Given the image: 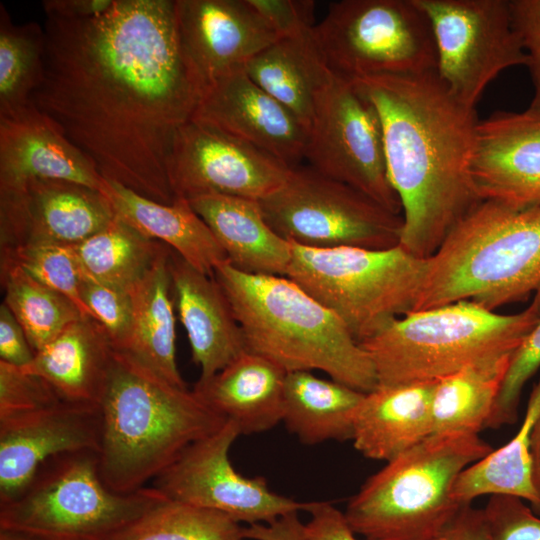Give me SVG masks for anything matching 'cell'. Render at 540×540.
Returning a JSON list of instances; mask_svg holds the SVG:
<instances>
[{
    "instance_id": "74e56055",
    "label": "cell",
    "mask_w": 540,
    "mask_h": 540,
    "mask_svg": "<svg viewBox=\"0 0 540 540\" xmlns=\"http://www.w3.org/2000/svg\"><path fill=\"white\" fill-rule=\"evenodd\" d=\"M539 368L540 323L513 352L486 428H499L516 422L523 387Z\"/></svg>"
},
{
    "instance_id": "f35d334b",
    "label": "cell",
    "mask_w": 540,
    "mask_h": 540,
    "mask_svg": "<svg viewBox=\"0 0 540 540\" xmlns=\"http://www.w3.org/2000/svg\"><path fill=\"white\" fill-rule=\"evenodd\" d=\"M81 299L91 317L107 332L115 350L126 347L133 326V301L130 292L123 291L84 274Z\"/></svg>"
},
{
    "instance_id": "7c38bea8",
    "label": "cell",
    "mask_w": 540,
    "mask_h": 540,
    "mask_svg": "<svg viewBox=\"0 0 540 540\" xmlns=\"http://www.w3.org/2000/svg\"><path fill=\"white\" fill-rule=\"evenodd\" d=\"M429 19L436 74L458 101L476 107L503 71L526 66L510 0H415Z\"/></svg>"
},
{
    "instance_id": "4dcf8cb0",
    "label": "cell",
    "mask_w": 540,
    "mask_h": 540,
    "mask_svg": "<svg viewBox=\"0 0 540 540\" xmlns=\"http://www.w3.org/2000/svg\"><path fill=\"white\" fill-rule=\"evenodd\" d=\"M540 415V379L529 397L517 434L504 446L464 469L455 480L451 495L460 504H470L482 495L505 494L529 501L539 513V501L531 483L530 442Z\"/></svg>"
},
{
    "instance_id": "f546056e",
    "label": "cell",
    "mask_w": 540,
    "mask_h": 540,
    "mask_svg": "<svg viewBox=\"0 0 540 540\" xmlns=\"http://www.w3.org/2000/svg\"><path fill=\"white\" fill-rule=\"evenodd\" d=\"M364 395L311 371L288 372L282 422L306 445L352 440L356 410Z\"/></svg>"
},
{
    "instance_id": "4fadbf2b",
    "label": "cell",
    "mask_w": 540,
    "mask_h": 540,
    "mask_svg": "<svg viewBox=\"0 0 540 540\" xmlns=\"http://www.w3.org/2000/svg\"><path fill=\"white\" fill-rule=\"evenodd\" d=\"M304 160L320 174L401 215L399 198L388 177L379 114L353 82L332 73L318 93Z\"/></svg>"
},
{
    "instance_id": "7402d4cb",
    "label": "cell",
    "mask_w": 540,
    "mask_h": 540,
    "mask_svg": "<svg viewBox=\"0 0 540 540\" xmlns=\"http://www.w3.org/2000/svg\"><path fill=\"white\" fill-rule=\"evenodd\" d=\"M169 268L180 322L191 348L199 379L216 374L246 351L242 329L214 276L186 262L173 250Z\"/></svg>"
},
{
    "instance_id": "8992f818",
    "label": "cell",
    "mask_w": 540,
    "mask_h": 540,
    "mask_svg": "<svg viewBox=\"0 0 540 540\" xmlns=\"http://www.w3.org/2000/svg\"><path fill=\"white\" fill-rule=\"evenodd\" d=\"M540 323V305L500 314L471 300L412 311L361 346L378 386L437 382L461 369L513 354Z\"/></svg>"
},
{
    "instance_id": "9a60e30c",
    "label": "cell",
    "mask_w": 540,
    "mask_h": 540,
    "mask_svg": "<svg viewBox=\"0 0 540 540\" xmlns=\"http://www.w3.org/2000/svg\"><path fill=\"white\" fill-rule=\"evenodd\" d=\"M291 167L216 128L190 120L176 132L167 160L175 198L222 194L260 201L278 190Z\"/></svg>"
},
{
    "instance_id": "cb8c5ba5",
    "label": "cell",
    "mask_w": 540,
    "mask_h": 540,
    "mask_svg": "<svg viewBox=\"0 0 540 540\" xmlns=\"http://www.w3.org/2000/svg\"><path fill=\"white\" fill-rule=\"evenodd\" d=\"M187 200L209 227L231 266L247 274L286 276L291 243L271 228L259 201L214 193Z\"/></svg>"
},
{
    "instance_id": "5bb4252c",
    "label": "cell",
    "mask_w": 540,
    "mask_h": 540,
    "mask_svg": "<svg viewBox=\"0 0 540 540\" xmlns=\"http://www.w3.org/2000/svg\"><path fill=\"white\" fill-rule=\"evenodd\" d=\"M240 435L237 425L227 420L190 445L151 486L169 499L221 512L240 524L268 523L305 511L307 502L280 495L263 477H246L234 468L229 453Z\"/></svg>"
},
{
    "instance_id": "2e32d148",
    "label": "cell",
    "mask_w": 540,
    "mask_h": 540,
    "mask_svg": "<svg viewBox=\"0 0 540 540\" xmlns=\"http://www.w3.org/2000/svg\"><path fill=\"white\" fill-rule=\"evenodd\" d=\"M115 213L102 191L34 179L0 192V250L33 244H77L109 225Z\"/></svg>"
},
{
    "instance_id": "8fae6325",
    "label": "cell",
    "mask_w": 540,
    "mask_h": 540,
    "mask_svg": "<svg viewBox=\"0 0 540 540\" xmlns=\"http://www.w3.org/2000/svg\"><path fill=\"white\" fill-rule=\"evenodd\" d=\"M259 204L271 228L300 246L388 249L400 244L401 215L308 165L293 167L284 184Z\"/></svg>"
},
{
    "instance_id": "d6986e66",
    "label": "cell",
    "mask_w": 540,
    "mask_h": 540,
    "mask_svg": "<svg viewBox=\"0 0 540 540\" xmlns=\"http://www.w3.org/2000/svg\"><path fill=\"white\" fill-rule=\"evenodd\" d=\"M175 9L181 48L204 91L280 39L248 0H175Z\"/></svg>"
},
{
    "instance_id": "9c48e42d",
    "label": "cell",
    "mask_w": 540,
    "mask_h": 540,
    "mask_svg": "<svg viewBox=\"0 0 540 540\" xmlns=\"http://www.w3.org/2000/svg\"><path fill=\"white\" fill-rule=\"evenodd\" d=\"M166 498L153 486L129 494L103 482L98 453H64L43 463L25 489L0 504V529L41 540H111Z\"/></svg>"
},
{
    "instance_id": "ba28073f",
    "label": "cell",
    "mask_w": 540,
    "mask_h": 540,
    "mask_svg": "<svg viewBox=\"0 0 540 540\" xmlns=\"http://www.w3.org/2000/svg\"><path fill=\"white\" fill-rule=\"evenodd\" d=\"M290 243L286 276L334 313L357 342L415 311L427 259L400 244L388 249H321Z\"/></svg>"
},
{
    "instance_id": "681fc988",
    "label": "cell",
    "mask_w": 540,
    "mask_h": 540,
    "mask_svg": "<svg viewBox=\"0 0 540 540\" xmlns=\"http://www.w3.org/2000/svg\"><path fill=\"white\" fill-rule=\"evenodd\" d=\"M530 456L531 483L539 501L538 514H540V415L537 418L531 432Z\"/></svg>"
},
{
    "instance_id": "f907efd6",
    "label": "cell",
    "mask_w": 540,
    "mask_h": 540,
    "mask_svg": "<svg viewBox=\"0 0 540 540\" xmlns=\"http://www.w3.org/2000/svg\"><path fill=\"white\" fill-rule=\"evenodd\" d=\"M0 540H41L35 536L8 529H0Z\"/></svg>"
},
{
    "instance_id": "d6a6232c",
    "label": "cell",
    "mask_w": 540,
    "mask_h": 540,
    "mask_svg": "<svg viewBox=\"0 0 540 540\" xmlns=\"http://www.w3.org/2000/svg\"><path fill=\"white\" fill-rule=\"evenodd\" d=\"M72 247L86 276L131 292L169 246L115 216L105 228Z\"/></svg>"
},
{
    "instance_id": "b9f144b4",
    "label": "cell",
    "mask_w": 540,
    "mask_h": 540,
    "mask_svg": "<svg viewBox=\"0 0 540 540\" xmlns=\"http://www.w3.org/2000/svg\"><path fill=\"white\" fill-rule=\"evenodd\" d=\"M514 27L527 55L533 95L526 109L540 117V0H510Z\"/></svg>"
},
{
    "instance_id": "ab89813d",
    "label": "cell",
    "mask_w": 540,
    "mask_h": 540,
    "mask_svg": "<svg viewBox=\"0 0 540 540\" xmlns=\"http://www.w3.org/2000/svg\"><path fill=\"white\" fill-rule=\"evenodd\" d=\"M60 401L42 377L0 360V419L45 409Z\"/></svg>"
},
{
    "instance_id": "8d00e7d4",
    "label": "cell",
    "mask_w": 540,
    "mask_h": 540,
    "mask_svg": "<svg viewBox=\"0 0 540 540\" xmlns=\"http://www.w3.org/2000/svg\"><path fill=\"white\" fill-rule=\"evenodd\" d=\"M0 260L20 266L41 283L69 298L83 315L90 316L81 299L84 273L72 245L33 244L0 250Z\"/></svg>"
},
{
    "instance_id": "7a4b0ae2",
    "label": "cell",
    "mask_w": 540,
    "mask_h": 540,
    "mask_svg": "<svg viewBox=\"0 0 540 540\" xmlns=\"http://www.w3.org/2000/svg\"><path fill=\"white\" fill-rule=\"evenodd\" d=\"M352 82L380 117L388 177L401 204L400 245L428 259L482 201L471 175L475 108L452 96L436 72Z\"/></svg>"
},
{
    "instance_id": "60d3db41",
    "label": "cell",
    "mask_w": 540,
    "mask_h": 540,
    "mask_svg": "<svg viewBox=\"0 0 540 540\" xmlns=\"http://www.w3.org/2000/svg\"><path fill=\"white\" fill-rule=\"evenodd\" d=\"M522 500L512 495H491L483 509L489 540H540V519Z\"/></svg>"
},
{
    "instance_id": "7dc6e473",
    "label": "cell",
    "mask_w": 540,
    "mask_h": 540,
    "mask_svg": "<svg viewBox=\"0 0 540 540\" xmlns=\"http://www.w3.org/2000/svg\"><path fill=\"white\" fill-rule=\"evenodd\" d=\"M244 539L249 540H306L304 523L298 511H292L268 523H256L243 528Z\"/></svg>"
},
{
    "instance_id": "836d02e7",
    "label": "cell",
    "mask_w": 540,
    "mask_h": 540,
    "mask_svg": "<svg viewBox=\"0 0 540 540\" xmlns=\"http://www.w3.org/2000/svg\"><path fill=\"white\" fill-rule=\"evenodd\" d=\"M0 277L3 303L23 327L35 353L85 316L69 298L10 261L0 260Z\"/></svg>"
},
{
    "instance_id": "e575fe53",
    "label": "cell",
    "mask_w": 540,
    "mask_h": 540,
    "mask_svg": "<svg viewBox=\"0 0 540 540\" xmlns=\"http://www.w3.org/2000/svg\"><path fill=\"white\" fill-rule=\"evenodd\" d=\"M45 52L44 27L15 24L0 4V118L23 110L39 85Z\"/></svg>"
},
{
    "instance_id": "4316f807",
    "label": "cell",
    "mask_w": 540,
    "mask_h": 540,
    "mask_svg": "<svg viewBox=\"0 0 540 540\" xmlns=\"http://www.w3.org/2000/svg\"><path fill=\"white\" fill-rule=\"evenodd\" d=\"M115 216L140 233L169 246L197 270L214 276L228 258L215 236L188 200L176 197L163 204L106 180L102 190Z\"/></svg>"
},
{
    "instance_id": "f6af8a7d",
    "label": "cell",
    "mask_w": 540,
    "mask_h": 540,
    "mask_svg": "<svg viewBox=\"0 0 540 540\" xmlns=\"http://www.w3.org/2000/svg\"><path fill=\"white\" fill-rule=\"evenodd\" d=\"M33 351L23 327L2 302L0 305V360L17 367H25L34 359Z\"/></svg>"
},
{
    "instance_id": "44dd1931",
    "label": "cell",
    "mask_w": 540,
    "mask_h": 540,
    "mask_svg": "<svg viewBox=\"0 0 540 540\" xmlns=\"http://www.w3.org/2000/svg\"><path fill=\"white\" fill-rule=\"evenodd\" d=\"M34 179L69 181L99 191L106 183L93 162L31 103L0 118V192Z\"/></svg>"
},
{
    "instance_id": "7bdbcfd3",
    "label": "cell",
    "mask_w": 540,
    "mask_h": 540,
    "mask_svg": "<svg viewBox=\"0 0 540 540\" xmlns=\"http://www.w3.org/2000/svg\"><path fill=\"white\" fill-rule=\"evenodd\" d=\"M280 38L314 29L315 2L311 0H248Z\"/></svg>"
},
{
    "instance_id": "603a6c76",
    "label": "cell",
    "mask_w": 540,
    "mask_h": 540,
    "mask_svg": "<svg viewBox=\"0 0 540 540\" xmlns=\"http://www.w3.org/2000/svg\"><path fill=\"white\" fill-rule=\"evenodd\" d=\"M285 377L275 363L246 350L216 374L198 379L193 391L241 435L258 434L283 420Z\"/></svg>"
},
{
    "instance_id": "484cf974",
    "label": "cell",
    "mask_w": 540,
    "mask_h": 540,
    "mask_svg": "<svg viewBox=\"0 0 540 540\" xmlns=\"http://www.w3.org/2000/svg\"><path fill=\"white\" fill-rule=\"evenodd\" d=\"M114 351L103 326L83 316L37 351L22 369L46 380L63 401L98 405Z\"/></svg>"
},
{
    "instance_id": "d4e9b609",
    "label": "cell",
    "mask_w": 540,
    "mask_h": 540,
    "mask_svg": "<svg viewBox=\"0 0 540 540\" xmlns=\"http://www.w3.org/2000/svg\"><path fill=\"white\" fill-rule=\"evenodd\" d=\"M436 382L377 386L354 418L353 445L364 457L388 462L432 435Z\"/></svg>"
},
{
    "instance_id": "c3c4849f",
    "label": "cell",
    "mask_w": 540,
    "mask_h": 540,
    "mask_svg": "<svg viewBox=\"0 0 540 540\" xmlns=\"http://www.w3.org/2000/svg\"><path fill=\"white\" fill-rule=\"evenodd\" d=\"M114 0H45L42 2L46 17L63 20H81L105 13Z\"/></svg>"
},
{
    "instance_id": "1f68e13d",
    "label": "cell",
    "mask_w": 540,
    "mask_h": 540,
    "mask_svg": "<svg viewBox=\"0 0 540 540\" xmlns=\"http://www.w3.org/2000/svg\"><path fill=\"white\" fill-rule=\"evenodd\" d=\"M512 354L467 366L436 382L432 434H479L493 411Z\"/></svg>"
},
{
    "instance_id": "ac0fdd59",
    "label": "cell",
    "mask_w": 540,
    "mask_h": 540,
    "mask_svg": "<svg viewBox=\"0 0 540 540\" xmlns=\"http://www.w3.org/2000/svg\"><path fill=\"white\" fill-rule=\"evenodd\" d=\"M192 120L248 143L293 168L301 165L307 129L239 67L209 85Z\"/></svg>"
},
{
    "instance_id": "6da1fadb",
    "label": "cell",
    "mask_w": 540,
    "mask_h": 540,
    "mask_svg": "<svg viewBox=\"0 0 540 540\" xmlns=\"http://www.w3.org/2000/svg\"><path fill=\"white\" fill-rule=\"evenodd\" d=\"M44 31L31 103L105 180L172 204L167 160L204 92L180 45L175 0H114L96 17H46Z\"/></svg>"
},
{
    "instance_id": "e0dca14e",
    "label": "cell",
    "mask_w": 540,
    "mask_h": 540,
    "mask_svg": "<svg viewBox=\"0 0 540 540\" xmlns=\"http://www.w3.org/2000/svg\"><path fill=\"white\" fill-rule=\"evenodd\" d=\"M98 405L60 401L0 419V504L15 499L40 466L64 453L99 451Z\"/></svg>"
},
{
    "instance_id": "30bf717a",
    "label": "cell",
    "mask_w": 540,
    "mask_h": 540,
    "mask_svg": "<svg viewBox=\"0 0 540 540\" xmlns=\"http://www.w3.org/2000/svg\"><path fill=\"white\" fill-rule=\"evenodd\" d=\"M314 35L330 71L350 82L436 72L432 28L415 0L333 2Z\"/></svg>"
},
{
    "instance_id": "bcb514c9",
    "label": "cell",
    "mask_w": 540,
    "mask_h": 540,
    "mask_svg": "<svg viewBox=\"0 0 540 540\" xmlns=\"http://www.w3.org/2000/svg\"><path fill=\"white\" fill-rule=\"evenodd\" d=\"M434 540H489L484 510L462 505Z\"/></svg>"
},
{
    "instance_id": "ee69618b",
    "label": "cell",
    "mask_w": 540,
    "mask_h": 540,
    "mask_svg": "<svg viewBox=\"0 0 540 540\" xmlns=\"http://www.w3.org/2000/svg\"><path fill=\"white\" fill-rule=\"evenodd\" d=\"M305 512L310 515L309 521L304 523L306 540H358L344 512L330 502H307Z\"/></svg>"
},
{
    "instance_id": "5b68a950",
    "label": "cell",
    "mask_w": 540,
    "mask_h": 540,
    "mask_svg": "<svg viewBox=\"0 0 540 540\" xmlns=\"http://www.w3.org/2000/svg\"><path fill=\"white\" fill-rule=\"evenodd\" d=\"M531 296L540 305V206L482 200L427 259L415 311L461 300L495 311Z\"/></svg>"
},
{
    "instance_id": "ffe728a7",
    "label": "cell",
    "mask_w": 540,
    "mask_h": 540,
    "mask_svg": "<svg viewBox=\"0 0 540 540\" xmlns=\"http://www.w3.org/2000/svg\"><path fill=\"white\" fill-rule=\"evenodd\" d=\"M471 175L481 200L540 206V117L497 111L480 120Z\"/></svg>"
},
{
    "instance_id": "d590c367",
    "label": "cell",
    "mask_w": 540,
    "mask_h": 540,
    "mask_svg": "<svg viewBox=\"0 0 540 540\" xmlns=\"http://www.w3.org/2000/svg\"><path fill=\"white\" fill-rule=\"evenodd\" d=\"M243 528L221 512L166 497L111 540H244Z\"/></svg>"
},
{
    "instance_id": "52a82bcc",
    "label": "cell",
    "mask_w": 540,
    "mask_h": 540,
    "mask_svg": "<svg viewBox=\"0 0 540 540\" xmlns=\"http://www.w3.org/2000/svg\"><path fill=\"white\" fill-rule=\"evenodd\" d=\"M493 450L478 434H432L365 481L346 521L366 540H434L464 505L451 495L458 475Z\"/></svg>"
},
{
    "instance_id": "3957f363",
    "label": "cell",
    "mask_w": 540,
    "mask_h": 540,
    "mask_svg": "<svg viewBox=\"0 0 540 540\" xmlns=\"http://www.w3.org/2000/svg\"><path fill=\"white\" fill-rule=\"evenodd\" d=\"M98 406L99 473L121 494L152 483L190 445L227 421L193 390L168 383L117 350Z\"/></svg>"
},
{
    "instance_id": "f1b7e54d",
    "label": "cell",
    "mask_w": 540,
    "mask_h": 540,
    "mask_svg": "<svg viewBox=\"0 0 540 540\" xmlns=\"http://www.w3.org/2000/svg\"><path fill=\"white\" fill-rule=\"evenodd\" d=\"M244 69L258 86L289 109L308 131L315 99L332 76L314 29L276 40L248 60Z\"/></svg>"
},
{
    "instance_id": "277c9868",
    "label": "cell",
    "mask_w": 540,
    "mask_h": 540,
    "mask_svg": "<svg viewBox=\"0 0 540 540\" xmlns=\"http://www.w3.org/2000/svg\"><path fill=\"white\" fill-rule=\"evenodd\" d=\"M214 277L242 329L246 350L286 373L321 371L362 393L378 380L373 362L345 324L287 276L238 271L228 262Z\"/></svg>"
},
{
    "instance_id": "83f0119b",
    "label": "cell",
    "mask_w": 540,
    "mask_h": 540,
    "mask_svg": "<svg viewBox=\"0 0 540 540\" xmlns=\"http://www.w3.org/2000/svg\"><path fill=\"white\" fill-rule=\"evenodd\" d=\"M168 247L130 292L133 326L120 351L168 383L187 388L176 362V316ZM118 351V350H117Z\"/></svg>"
}]
</instances>
